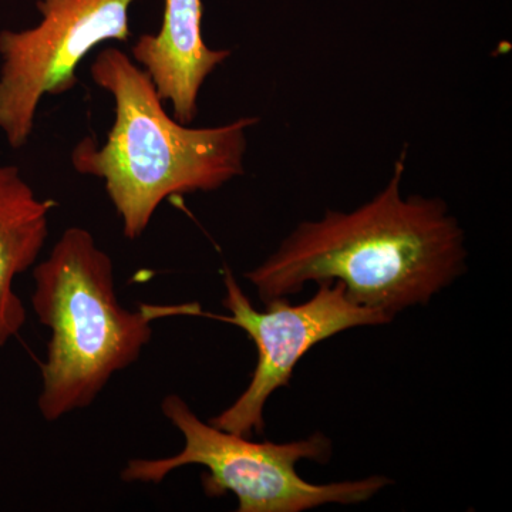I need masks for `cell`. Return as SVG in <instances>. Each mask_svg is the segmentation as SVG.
<instances>
[{
    "label": "cell",
    "mask_w": 512,
    "mask_h": 512,
    "mask_svg": "<svg viewBox=\"0 0 512 512\" xmlns=\"http://www.w3.org/2000/svg\"><path fill=\"white\" fill-rule=\"evenodd\" d=\"M407 150L372 200L303 221L245 274L266 303L315 282H339L350 301L394 319L429 305L467 269L466 234L439 197L402 195Z\"/></svg>",
    "instance_id": "1"
},
{
    "label": "cell",
    "mask_w": 512,
    "mask_h": 512,
    "mask_svg": "<svg viewBox=\"0 0 512 512\" xmlns=\"http://www.w3.org/2000/svg\"><path fill=\"white\" fill-rule=\"evenodd\" d=\"M90 73L113 97L114 123L103 146L83 138L70 160L77 173L103 181L128 239L146 232L168 198L217 191L245 174L248 131L258 117L217 127L180 123L147 73L117 47L101 50Z\"/></svg>",
    "instance_id": "2"
},
{
    "label": "cell",
    "mask_w": 512,
    "mask_h": 512,
    "mask_svg": "<svg viewBox=\"0 0 512 512\" xmlns=\"http://www.w3.org/2000/svg\"><path fill=\"white\" fill-rule=\"evenodd\" d=\"M32 308L49 329L37 407L46 421L86 409L111 377L140 359L161 306L128 311L113 261L87 229L67 228L33 271Z\"/></svg>",
    "instance_id": "3"
},
{
    "label": "cell",
    "mask_w": 512,
    "mask_h": 512,
    "mask_svg": "<svg viewBox=\"0 0 512 512\" xmlns=\"http://www.w3.org/2000/svg\"><path fill=\"white\" fill-rule=\"evenodd\" d=\"M161 412L180 431L184 447L171 457L127 461L120 473L124 483L160 484L178 468L201 466L205 495H235L238 512H303L326 504H362L392 484L383 476L329 484L303 480L296 471L299 461L326 464L332 458V441L323 433L291 443L254 441L205 423L174 393L164 397Z\"/></svg>",
    "instance_id": "4"
},
{
    "label": "cell",
    "mask_w": 512,
    "mask_h": 512,
    "mask_svg": "<svg viewBox=\"0 0 512 512\" xmlns=\"http://www.w3.org/2000/svg\"><path fill=\"white\" fill-rule=\"evenodd\" d=\"M134 2L39 0L36 26L0 32V133L10 147L28 144L42 100L73 90L92 50L130 39Z\"/></svg>",
    "instance_id": "5"
},
{
    "label": "cell",
    "mask_w": 512,
    "mask_h": 512,
    "mask_svg": "<svg viewBox=\"0 0 512 512\" xmlns=\"http://www.w3.org/2000/svg\"><path fill=\"white\" fill-rule=\"evenodd\" d=\"M222 279L225 296L221 305L228 315L202 312L201 316L244 330L258 353L247 389L210 420L212 426L238 436L264 434L266 403L276 390L291 386L295 367L309 350L346 330L389 325L393 320L350 301L339 282H320L315 296L299 305L279 298L266 302L264 311H258L228 266Z\"/></svg>",
    "instance_id": "6"
},
{
    "label": "cell",
    "mask_w": 512,
    "mask_h": 512,
    "mask_svg": "<svg viewBox=\"0 0 512 512\" xmlns=\"http://www.w3.org/2000/svg\"><path fill=\"white\" fill-rule=\"evenodd\" d=\"M202 15V0H165L160 30L138 37L131 47V59L183 124L195 120L205 80L231 56V50L211 49L204 42Z\"/></svg>",
    "instance_id": "7"
},
{
    "label": "cell",
    "mask_w": 512,
    "mask_h": 512,
    "mask_svg": "<svg viewBox=\"0 0 512 512\" xmlns=\"http://www.w3.org/2000/svg\"><path fill=\"white\" fill-rule=\"evenodd\" d=\"M52 200H40L18 167H0V348L25 326L15 279L36 265L49 235Z\"/></svg>",
    "instance_id": "8"
}]
</instances>
